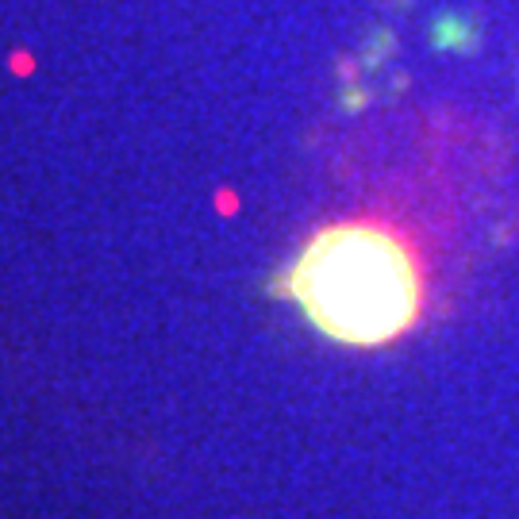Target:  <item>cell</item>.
Returning a JSON list of instances; mask_svg holds the SVG:
<instances>
[{
	"label": "cell",
	"mask_w": 519,
	"mask_h": 519,
	"mask_svg": "<svg viewBox=\"0 0 519 519\" xmlns=\"http://www.w3.org/2000/svg\"><path fill=\"white\" fill-rule=\"evenodd\" d=\"M293 300L335 343L381 346L420 320L423 273L393 227L346 220L323 227L289 270Z\"/></svg>",
	"instance_id": "6da1fadb"
}]
</instances>
